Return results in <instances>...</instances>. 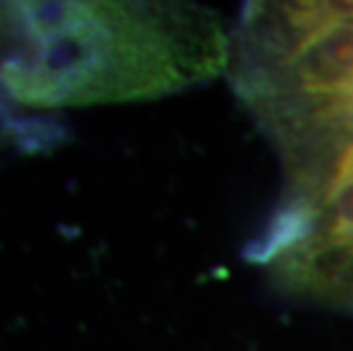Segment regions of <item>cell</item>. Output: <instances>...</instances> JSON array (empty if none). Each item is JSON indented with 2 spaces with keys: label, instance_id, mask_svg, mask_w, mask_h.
Instances as JSON below:
<instances>
[{
  "label": "cell",
  "instance_id": "2",
  "mask_svg": "<svg viewBox=\"0 0 353 351\" xmlns=\"http://www.w3.org/2000/svg\"><path fill=\"white\" fill-rule=\"evenodd\" d=\"M269 267L285 292L353 308V242L314 235Z\"/></svg>",
  "mask_w": 353,
  "mask_h": 351
},
{
  "label": "cell",
  "instance_id": "1",
  "mask_svg": "<svg viewBox=\"0 0 353 351\" xmlns=\"http://www.w3.org/2000/svg\"><path fill=\"white\" fill-rule=\"evenodd\" d=\"M0 76L21 103L85 106L178 92L228 66L221 21L192 5L12 3Z\"/></svg>",
  "mask_w": 353,
  "mask_h": 351
}]
</instances>
